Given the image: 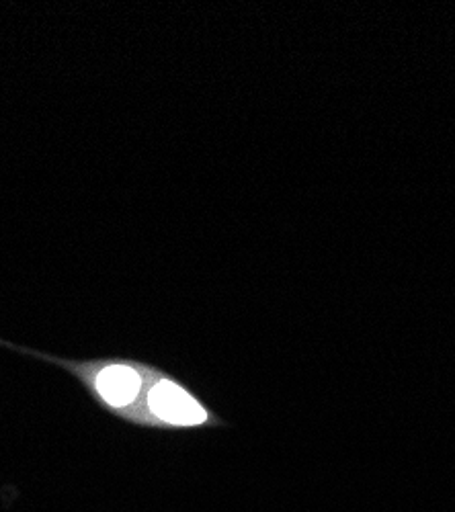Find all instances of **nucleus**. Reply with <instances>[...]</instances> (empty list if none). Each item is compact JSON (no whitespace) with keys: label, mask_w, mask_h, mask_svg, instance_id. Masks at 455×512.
<instances>
[{"label":"nucleus","mask_w":455,"mask_h":512,"mask_svg":"<svg viewBox=\"0 0 455 512\" xmlns=\"http://www.w3.org/2000/svg\"><path fill=\"white\" fill-rule=\"evenodd\" d=\"M148 404L152 414L175 426H195L208 420V412H205L199 402L189 396L181 386L173 381H160L150 390Z\"/></svg>","instance_id":"nucleus-1"},{"label":"nucleus","mask_w":455,"mask_h":512,"mask_svg":"<svg viewBox=\"0 0 455 512\" xmlns=\"http://www.w3.org/2000/svg\"><path fill=\"white\" fill-rule=\"evenodd\" d=\"M142 388V377L134 367L107 365L95 375V390L111 408L130 406Z\"/></svg>","instance_id":"nucleus-2"}]
</instances>
